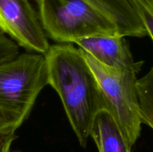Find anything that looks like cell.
Segmentation results:
<instances>
[{
    "instance_id": "cell-1",
    "label": "cell",
    "mask_w": 153,
    "mask_h": 152,
    "mask_svg": "<svg viewBox=\"0 0 153 152\" xmlns=\"http://www.w3.org/2000/svg\"><path fill=\"white\" fill-rule=\"evenodd\" d=\"M45 57L48 84L59 95L79 144L85 148L95 117L108 110L98 80L82 50L70 43L50 46Z\"/></svg>"
},
{
    "instance_id": "cell-2",
    "label": "cell",
    "mask_w": 153,
    "mask_h": 152,
    "mask_svg": "<svg viewBox=\"0 0 153 152\" xmlns=\"http://www.w3.org/2000/svg\"><path fill=\"white\" fill-rule=\"evenodd\" d=\"M46 37L60 43L80 38L120 36L117 25L83 0H36Z\"/></svg>"
},
{
    "instance_id": "cell-3",
    "label": "cell",
    "mask_w": 153,
    "mask_h": 152,
    "mask_svg": "<svg viewBox=\"0 0 153 152\" xmlns=\"http://www.w3.org/2000/svg\"><path fill=\"white\" fill-rule=\"evenodd\" d=\"M82 52L98 80L108 111L133 146L141 131L136 82L143 62H136L125 69H115L102 65L89 54Z\"/></svg>"
},
{
    "instance_id": "cell-4",
    "label": "cell",
    "mask_w": 153,
    "mask_h": 152,
    "mask_svg": "<svg viewBox=\"0 0 153 152\" xmlns=\"http://www.w3.org/2000/svg\"><path fill=\"white\" fill-rule=\"evenodd\" d=\"M48 84L45 55L24 53L0 64V107L25 121Z\"/></svg>"
},
{
    "instance_id": "cell-5",
    "label": "cell",
    "mask_w": 153,
    "mask_h": 152,
    "mask_svg": "<svg viewBox=\"0 0 153 152\" xmlns=\"http://www.w3.org/2000/svg\"><path fill=\"white\" fill-rule=\"evenodd\" d=\"M0 31L36 53L45 55L50 47L38 13L29 0H0Z\"/></svg>"
},
{
    "instance_id": "cell-6",
    "label": "cell",
    "mask_w": 153,
    "mask_h": 152,
    "mask_svg": "<svg viewBox=\"0 0 153 152\" xmlns=\"http://www.w3.org/2000/svg\"><path fill=\"white\" fill-rule=\"evenodd\" d=\"M74 43L105 66L121 70L136 63L128 43L122 36L84 37Z\"/></svg>"
},
{
    "instance_id": "cell-7",
    "label": "cell",
    "mask_w": 153,
    "mask_h": 152,
    "mask_svg": "<svg viewBox=\"0 0 153 152\" xmlns=\"http://www.w3.org/2000/svg\"><path fill=\"white\" fill-rule=\"evenodd\" d=\"M117 25L122 37H143L146 30L129 0H83Z\"/></svg>"
},
{
    "instance_id": "cell-8",
    "label": "cell",
    "mask_w": 153,
    "mask_h": 152,
    "mask_svg": "<svg viewBox=\"0 0 153 152\" xmlns=\"http://www.w3.org/2000/svg\"><path fill=\"white\" fill-rule=\"evenodd\" d=\"M99 152H131V144L111 113L101 110L95 117L91 131Z\"/></svg>"
},
{
    "instance_id": "cell-9",
    "label": "cell",
    "mask_w": 153,
    "mask_h": 152,
    "mask_svg": "<svg viewBox=\"0 0 153 152\" xmlns=\"http://www.w3.org/2000/svg\"><path fill=\"white\" fill-rule=\"evenodd\" d=\"M139 115L142 124L153 130V66L136 82Z\"/></svg>"
},
{
    "instance_id": "cell-10",
    "label": "cell",
    "mask_w": 153,
    "mask_h": 152,
    "mask_svg": "<svg viewBox=\"0 0 153 152\" xmlns=\"http://www.w3.org/2000/svg\"><path fill=\"white\" fill-rule=\"evenodd\" d=\"M134 11L153 41V0H129Z\"/></svg>"
},
{
    "instance_id": "cell-11",
    "label": "cell",
    "mask_w": 153,
    "mask_h": 152,
    "mask_svg": "<svg viewBox=\"0 0 153 152\" xmlns=\"http://www.w3.org/2000/svg\"><path fill=\"white\" fill-rule=\"evenodd\" d=\"M19 55V46L16 42L0 31V64L13 59Z\"/></svg>"
},
{
    "instance_id": "cell-12",
    "label": "cell",
    "mask_w": 153,
    "mask_h": 152,
    "mask_svg": "<svg viewBox=\"0 0 153 152\" xmlns=\"http://www.w3.org/2000/svg\"><path fill=\"white\" fill-rule=\"evenodd\" d=\"M23 122L19 116L0 107V133H15Z\"/></svg>"
},
{
    "instance_id": "cell-13",
    "label": "cell",
    "mask_w": 153,
    "mask_h": 152,
    "mask_svg": "<svg viewBox=\"0 0 153 152\" xmlns=\"http://www.w3.org/2000/svg\"><path fill=\"white\" fill-rule=\"evenodd\" d=\"M15 138V133H0V152H10Z\"/></svg>"
}]
</instances>
